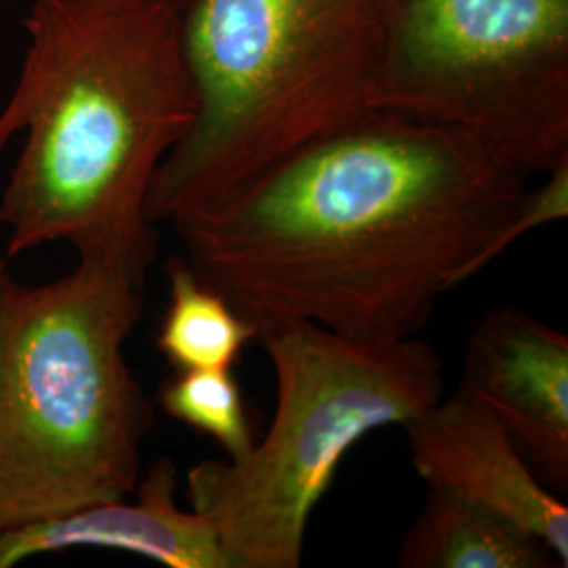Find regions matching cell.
I'll return each instance as SVG.
<instances>
[{"instance_id":"cell-1","label":"cell","mask_w":568,"mask_h":568,"mask_svg":"<svg viewBox=\"0 0 568 568\" xmlns=\"http://www.w3.org/2000/svg\"><path fill=\"white\" fill-rule=\"evenodd\" d=\"M525 192L464 133L375 108L171 225L253 325L394 342L426 328Z\"/></svg>"},{"instance_id":"cell-2","label":"cell","mask_w":568,"mask_h":568,"mask_svg":"<svg viewBox=\"0 0 568 568\" xmlns=\"http://www.w3.org/2000/svg\"><path fill=\"white\" fill-rule=\"evenodd\" d=\"M0 152L23 135L0 196L7 257L70 243L148 272L159 232L150 187L196 116L171 0H32Z\"/></svg>"},{"instance_id":"cell-3","label":"cell","mask_w":568,"mask_h":568,"mask_svg":"<svg viewBox=\"0 0 568 568\" xmlns=\"http://www.w3.org/2000/svg\"><path fill=\"white\" fill-rule=\"evenodd\" d=\"M145 276L82 255L68 276L11 288L0 314V528L135 493L154 406L124 345Z\"/></svg>"},{"instance_id":"cell-4","label":"cell","mask_w":568,"mask_h":568,"mask_svg":"<svg viewBox=\"0 0 568 568\" xmlns=\"http://www.w3.org/2000/svg\"><path fill=\"white\" fill-rule=\"evenodd\" d=\"M387 0H190L183 51L196 116L145 215L222 201L305 143L375 110Z\"/></svg>"},{"instance_id":"cell-5","label":"cell","mask_w":568,"mask_h":568,"mask_svg":"<svg viewBox=\"0 0 568 568\" xmlns=\"http://www.w3.org/2000/svg\"><path fill=\"white\" fill-rule=\"evenodd\" d=\"M276 375L267 434L243 459L185 474L190 509L215 528L232 568H297L307 525L365 436L405 427L447 394L438 352L417 335L356 339L312 323L257 325Z\"/></svg>"},{"instance_id":"cell-6","label":"cell","mask_w":568,"mask_h":568,"mask_svg":"<svg viewBox=\"0 0 568 568\" xmlns=\"http://www.w3.org/2000/svg\"><path fill=\"white\" fill-rule=\"evenodd\" d=\"M375 108L548 173L568 159V0H387Z\"/></svg>"},{"instance_id":"cell-7","label":"cell","mask_w":568,"mask_h":568,"mask_svg":"<svg viewBox=\"0 0 568 568\" xmlns=\"http://www.w3.org/2000/svg\"><path fill=\"white\" fill-rule=\"evenodd\" d=\"M410 462L427 488L490 509L539 537L568 565V506L528 466L499 417L466 387L405 426Z\"/></svg>"},{"instance_id":"cell-8","label":"cell","mask_w":568,"mask_h":568,"mask_svg":"<svg viewBox=\"0 0 568 568\" xmlns=\"http://www.w3.org/2000/svg\"><path fill=\"white\" fill-rule=\"evenodd\" d=\"M462 387L499 417L537 478L568 488V337L518 307L471 328Z\"/></svg>"},{"instance_id":"cell-9","label":"cell","mask_w":568,"mask_h":568,"mask_svg":"<svg viewBox=\"0 0 568 568\" xmlns=\"http://www.w3.org/2000/svg\"><path fill=\"white\" fill-rule=\"evenodd\" d=\"M138 501H108L23 527L0 528V568L65 549H114L169 568H232L206 516L175 501L178 467L154 462L140 478Z\"/></svg>"},{"instance_id":"cell-10","label":"cell","mask_w":568,"mask_h":568,"mask_svg":"<svg viewBox=\"0 0 568 568\" xmlns=\"http://www.w3.org/2000/svg\"><path fill=\"white\" fill-rule=\"evenodd\" d=\"M405 568H551L554 551L508 518L429 488L398 556Z\"/></svg>"},{"instance_id":"cell-11","label":"cell","mask_w":568,"mask_h":568,"mask_svg":"<svg viewBox=\"0 0 568 568\" xmlns=\"http://www.w3.org/2000/svg\"><path fill=\"white\" fill-rule=\"evenodd\" d=\"M169 304L156 347L175 371L232 368L244 347L257 339V326L204 284L182 255L166 264Z\"/></svg>"},{"instance_id":"cell-12","label":"cell","mask_w":568,"mask_h":568,"mask_svg":"<svg viewBox=\"0 0 568 568\" xmlns=\"http://www.w3.org/2000/svg\"><path fill=\"white\" fill-rule=\"evenodd\" d=\"M156 403L171 419L215 440L227 459H243L255 445L232 368L178 371L159 387Z\"/></svg>"},{"instance_id":"cell-13","label":"cell","mask_w":568,"mask_h":568,"mask_svg":"<svg viewBox=\"0 0 568 568\" xmlns=\"http://www.w3.org/2000/svg\"><path fill=\"white\" fill-rule=\"evenodd\" d=\"M568 217V159L551 166L544 173V183L535 190H527L508 224L504 225L495 239L466 265L462 284L478 276L495 260H499L511 244L527 236L532 230L544 225L565 222Z\"/></svg>"},{"instance_id":"cell-14","label":"cell","mask_w":568,"mask_h":568,"mask_svg":"<svg viewBox=\"0 0 568 568\" xmlns=\"http://www.w3.org/2000/svg\"><path fill=\"white\" fill-rule=\"evenodd\" d=\"M13 286H16V283H13L11 274H9L7 257L0 255V314H2V307H4V302H7V297H9Z\"/></svg>"},{"instance_id":"cell-15","label":"cell","mask_w":568,"mask_h":568,"mask_svg":"<svg viewBox=\"0 0 568 568\" xmlns=\"http://www.w3.org/2000/svg\"><path fill=\"white\" fill-rule=\"evenodd\" d=\"M171 2H175V4H180V7H183V9H185V7H187V2H190V0H171Z\"/></svg>"}]
</instances>
